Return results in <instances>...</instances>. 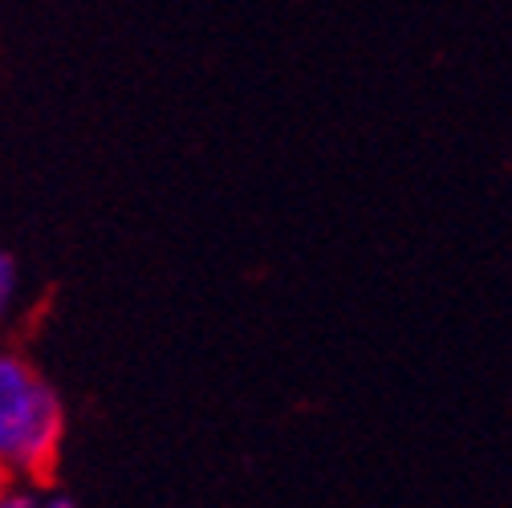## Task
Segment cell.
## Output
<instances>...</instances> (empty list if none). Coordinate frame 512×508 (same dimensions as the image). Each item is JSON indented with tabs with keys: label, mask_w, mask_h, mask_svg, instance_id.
<instances>
[{
	"label": "cell",
	"mask_w": 512,
	"mask_h": 508,
	"mask_svg": "<svg viewBox=\"0 0 512 508\" xmlns=\"http://www.w3.org/2000/svg\"><path fill=\"white\" fill-rule=\"evenodd\" d=\"M66 403L21 354L0 350V476L13 484H53Z\"/></svg>",
	"instance_id": "obj_1"
},
{
	"label": "cell",
	"mask_w": 512,
	"mask_h": 508,
	"mask_svg": "<svg viewBox=\"0 0 512 508\" xmlns=\"http://www.w3.org/2000/svg\"><path fill=\"white\" fill-rule=\"evenodd\" d=\"M0 508H78V500L57 484H5Z\"/></svg>",
	"instance_id": "obj_2"
},
{
	"label": "cell",
	"mask_w": 512,
	"mask_h": 508,
	"mask_svg": "<svg viewBox=\"0 0 512 508\" xmlns=\"http://www.w3.org/2000/svg\"><path fill=\"white\" fill-rule=\"evenodd\" d=\"M17 293H21V265L13 252H0V317L17 305Z\"/></svg>",
	"instance_id": "obj_3"
},
{
	"label": "cell",
	"mask_w": 512,
	"mask_h": 508,
	"mask_svg": "<svg viewBox=\"0 0 512 508\" xmlns=\"http://www.w3.org/2000/svg\"><path fill=\"white\" fill-rule=\"evenodd\" d=\"M5 484H9V480H5V476H0V492H5Z\"/></svg>",
	"instance_id": "obj_4"
}]
</instances>
